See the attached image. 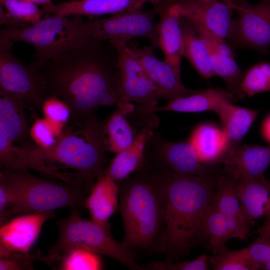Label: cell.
<instances>
[{
  "instance_id": "1",
  "label": "cell",
  "mask_w": 270,
  "mask_h": 270,
  "mask_svg": "<svg viewBox=\"0 0 270 270\" xmlns=\"http://www.w3.org/2000/svg\"><path fill=\"white\" fill-rule=\"evenodd\" d=\"M104 42L90 37L56 59L30 64L42 72L50 96L68 106L74 127L85 126L102 106L123 104L117 54Z\"/></svg>"
},
{
  "instance_id": "2",
  "label": "cell",
  "mask_w": 270,
  "mask_h": 270,
  "mask_svg": "<svg viewBox=\"0 0 270 270\" xmlns=\"http://www.w3.org/2000/svg\"><path fill=\"white\" fill-rule=\"evenodd\" d=\"M122 242L134 254H164L166 180L163 172L144 160L133 176L117 182Z\"/></svg>"
},
{
  "instance_id": "3",
  "label": "cell",
  "mask_w": 270,
  "mask_h": 270,
  "mask_svg": "<svg viewBox=\"0 0 270 270\" xmlns=\"http://www.w3.org/2000/svg\"><path fill=\"white\" fill-rule=\"evenodd\" d=\"M162 170L166 180L164 254L173 262L204 238V220L216 180L209 174L180 176Z\"/></svg>"
},
{
  "instance_id": "4",
  "label": "cell",
  "mask_w": 270,
  "mask_h": 270,
  "mask_svg": "<svg viewBox=\"0 0 270 270\" xmlns=\"http://www.w3.org/2000/svg\"><path fill=\"white\" fill-rule=\"evenodd\" d=\"M0 181L12 198L14 216L70 208L82 214L94 182L84 180L61 182L46 180L30 173L28 168L1 169Z\"/></svg>"
},
{
  "instance_id": "5",
  "label": "cell",
  "mask_w": 270,
  "mask_h": 270,
  "mask_svg": "<svg viewBox=\"0 0 270 270\" xmlns=\"http://www.w3.org/2000/svg\"><path fill=\"white\" fill-rule=\"evenodd\" d=\"M104 125V122H100L95 116L84 126L77 128V131L64 130L52 148L42 149L32 144V152L47 166L48 163H58L94 182L104 174L108 160L103 142Z\"/></svg>"
},
{
  "instance_id": "6",
  "label": "cell",
  "mask_w": 270,
  "mask_h": 270,
  "mask_svg": "<svg viewBox=\"0 0 270 270\" xmlns=\"http://www.w3.org/2000/svg\"><path fill=\"white\" fill-rule=\"evenodd\" d=\"M82 16H69L46 14L38 23L21 28H6L0 30V38L14 43L32 45L36 50L34 60H55L78 48L90 39Z\"/></svg>"
},
{
  "instance_id": "7",
  "label": "cell",
  "mask_w": 270,
  "mask_h": 270,
  "mask_svg": "<svg viewBox=\"0 0 270 270\" xmlns=\"http://www.w3.org/2000/svg\"><path fill=\"white\" fill-rule=\"evenodd\" d=\"M80 214L71 211L68 218L58 222V238L50 256L57 260L72 250L80 249L110 257L130 270H142L134 253L114 238L109 224L84 220Z\"/></svg>"
},
{
  "instance_id": "8",
  "label": "cell",
  "mask_w": 270,
  "mask_h": 270,
  "mask_svg": "<svg viewBox=\"0 0 270 270\" xmlns=\"http://www.w3.org/2000/svg\"><path fill=\"white\" fill-rule=\"evenodd\" d=\"M14 43L0 38V91L9 95L26 110L42 111L50 97L46 82L39 70L27 66L13 54Z\"/></svg>"
},
{
  "instance_id": "9",
  "label": "cell",
  "mask_w": 270,
  "mask_h": 270,
  "mask_svg": "<svg viewBox=\"0 0 270 270\" xmlns=\"http://www.w3.org/2000/svg\"><path fill=\"white\" fill-rule=\"evenodd\" d=\"M158 14L154 8L142 9L114 15L104 19L85 22L88 34L102 42L117 40L129 42L134 38L148 39L156 48H160V39L154 19Z\"/></svg>"
},
{
  "instance_id": "10",
  "label": "cell",
  "mask_w": 270,
  "mask_h": 270,
  "mask_svg": "<svg viewBox=\"0 0 270 270\" xmlns=\"http://www.w3.org/2000/svg\"><path fill=\"white\" fill-rule=\"evenodd\" d=\"M110 43L117 54L122 104L134 102L139 106H156L160 98L127 42L117 40Z\"/></svg>"
},
{
  "instance_id": "11",
  "label": "cell",
  "mask_w": 270,
  "mask_h": 270,
  "mask_svg": "<svg viewBox=\"0 0 270 270\" xmlns=\"http://www.w3.org/2000/svg\"><path fill=\"white\" fill-rule=\"evenodd\" d=\"M238 14L233 34L229 40L237 48H250L268 54L270 48V8L261 2L240 4L224 0Z\"/></svg>"
},
{
  "instance_id": "12",
  "label": "cell",
  "mask_w": 270,
  "mask_h": 270,
  "mask_svg": "<svg viewBox=\"0 0 270 270\" xmlns=\"http://www.w3.org/2000/svg\"><path fill=\"white\" fill-rule=\"evenodd\" d=\"M144 156L165 170L180 176L208 174L209 168L200 160L189 140L172 142L154 133L149 138Z\"/></svg>"
},
{
  "instance_id": "13",
  "label": "cell",
  "mask_w": 270,
  "mask_h": 270,
  "mask_svg": "<svg viewBox=\"0 0 270 270\" xmlns=\"http://www.w3.org/2000/svg\"><path fill=\"white\" fill-rule=\"evenodd\" d=\"M127 44L139 60L160 99L170 101L198 91L185 87L181 81V72L166 60L158 59L154 54L156 48L152 44L140 48L130 41Z\"/></svg>"
},
{
  "instance_id": "14",
  "label": "cell",
  "mask_w": 270,
  "mask_h": 270,
  "mask_svg": "<svg viewBox=\"0 0 270 270\" xmlns=\"http://www.w3.org/2000/svg\"><path fill=\"white\" fill-rule=\"evenodd\" d=\"M176 4L182 15L200 27L230 40L233 34L234 10L224 0H168Z\"/></svg>"
},
{
  "instance_id": "15",
  "label": "cell",
  "mask_w": 270,
  "mask_h": 270,
  "mask_svg": "<svg viewBox=\"0 0 270 270\" xmlns=\"http://www.w3.org/2000/svg\"><path fill=\"white\" fill-rule=\"evenodd\" d=\"M55 216L54 211L24 214L1 226L0 256L10 252L28 253L44 223Z\"/></svg>"
},
{
  "instance_id": "16",
  "label": "cell",
  "mask_w": 270,
  "mask_h": 270,
  "mask_svg": "<svg viewBox=\"0 0 270 270\" xmlns=\"http://www.w3.org/2000/svg\"><path fill=\"white\" fill-rule=\"evenodd\" d=\"M154 8L160 15V21L156 24V28L165 60L181 72L183 42L182 15L179 8L175 3L163 0L154 5Z\"/></svg>"
},
{
  "instance_id": "17",
  "label": "cell",
  "mask_w": 270,
  "mask_h": 270,
  "mask_svg": "<svg viewBox=\"0 0 270 270\" xmlns=\"http://www.w3.org/2000/svg\"><path fill=\"white\" fill-rule=\"evenodd\" d=\"M163 0H74L43 6L48 14L65 16L80 15L93 18L106 14L116 15L142 9L150 2L156 5Z\"/></svg>"
},
{
  "instance_id": "18",
  "label": "cell",
  "mask_w": 270,
  "mask_h": 270,
  "mask_svg": "<svg viewBox=\"0 0 270 270\" xmlns=\"http://www.w3.org/2000/svg\"><path fill=\"white\" fill-rule=\"evenodd\" d=\"M238 180L226 173L216 180L212 204L224 216L232 238L244 240L248 232V222L238 196Z\"/></svg>"
},
{
  "instance_id": "19",
  "label": "cell",
  "mask_w": 270,
  "mask_h": 270,
  "mask_svg": "<svg viewBox=\"0 0 270 270\" xmlns=\"http://www.w3.org/2000/svg\"><path fill=\"white\" fill-rule=\"evenodd\" d=\"M221 164L226 173L237 179L264 177L270 164V146H239L227 153Z\"/></svg>"
},
{
  "instance_id": "20",
  "label": "cell",
  "mask_w": 270,
  "mask_h": 270,
  "mask_svg": "<svg viewBox=\"0 0 270 270\" xmlns=\"http://www.w3.org/2000/svg\"><path fill=\"white\" fill-rule=\"evenodd\" d=\"M237 180L242 210L250 224L270 216V180L264 176Z\"/></svg>"
},
{
  "instance_id": "21",
  "label": "cell",
  "mask_w": 270,
  "mask_h": 270,
  "mask_svg": "<svg viewBox=\"0 0 270 270\" xmlns=\"http://www.w3.org/2000/svg\"><path fill=\"white\" fill-rule=\"evenodd\" d=\"M120 188L118 183L104 174L94 182L86 201L92 220L108 224L118 208Z\"/></svg>"
},
{
  "instance_id": "22",
  "label": "cell",
  "mask_w": 270,
  "mask_h": 270,
  "mask_svg": "<svg viewBox=\"0 0 270 270\" xmlns=\"http://www.w3.org/2000/svg\"><path fill=\"white\" fill-rule=\"evenodd\" d=\"M135 106L132 103L122 104L104 122L103 142L106 151L116 154L136 139L140 130L136 131L128 119Z\"/></svg>"
},
{
  "instance_id": "23",
  "label": "cell",
  "mask_w": 270,
  "mask_h": 270,
  "mask_svg": "<svg viewBox=\"0 0 270 270\" xmlns=\"http://www.w3.org/2000/svg\"><path fill=\"white\" fill-rule=\"evenodd\" d=\"M189 140L200 162L209 168L220 164L228 150V140L225 132L211 124L197 126Z\"/></svg>"
},
{
  "instance_id": "24",
  "label": "cell",
  "mask_w": 270,
  "mask_h": 270,
  "mask_svg": "<svg viewBox=\"0 0 270 270\" xmlns=\"http://www.w3.org/2000/svg\"><path fill=\"white\" fill-rule=\"evenodd\" d=\"M236 98L228 90L220 88L198 90L190 96L178 98L170 100L163 106L146 108L149 113L172 111L179 112H200L206 111L215 112L224 100H234Z\"/></svg>"
},
{
  "instance_id": "25",
  "label": "cell",
  "mask_w": 270,
  "mask_h": 270,
  "mask_svg": "<svg viewBox=\"0 0 270 270\" xmlns=\"http://www.w3.org/2000/svg\"><path fill=\"white\" fill-rule=\"evenodd\" d=\"M150 127L142 128L134 142L116 154L104 174L118 182L130 176L141 166L148 142L154 134Z\"/></svg>"
},
{
  "instance_id": "26",
  "label": "cell",
  "mask_w": 270,
  "mask_h": 270,
  "mask_svg": "<svg viewBox=\"0 0 270 270\" xmlns=\"http://www.w3.org/2000/svg\"><path fill=\"white\" fill-rule=\"evenodd\" d=\"M218 116L228 140L226 153L240 146V144L248 132L259 113L234 106L231 101L222 102L214 112Z\"/></svg>"
},
{
  "instance_id": "27",
  "label": "cell",
  "mask_w": 270,
  "mask_h": 270,
  "mask_svg": "<svg viewBox=\"0 0 270 270\" xmlns=\"http://www.w3.org/2000/svg\"><path fill=\"white\" fill-rule=\"evenodd\" d=\"M26 108L17 100L0 91V128L14 142L30 144V129Z\"/></svg>"
},
{
  "instance_id": "28",
  "label": "cell",
  "mask_w": 270,
  "mask_h": 270,
  "mask_svg": "<svg viewBox=\"0 0 270 270\" xmlns=\"http://www.w3.org/2000/svg\"><path fill=\"white\" fill-rule=\"evenodd\" d=\"M181 27L182 34V54L198 73L209 79L214 76L207 48L199 36L194 25L182 16Z\"/></svg>"
},
{
  "instance_id": "29",
  "label": "cell",
  "mask_w": 270,
  "mask_h": 270,
  "mask_svg": "<svg viewBox=\"0 0 270 270\" xmlns=\"http://www.w3.org/2000/svg\"><path fill=\"white\" fill-rule=\"evenodd\" d=\"M207 49L214 76L223 79L228 91L235 98H242L244 95L242 92L241 84L244 74L234 58L218 54L208 48Z\"/></svg>"
},
{
  "instance_id": "30",
  "label": "cell",
  "mask_w": 270,
  "mask_h": 270,
  "mask_svg": "<svg viewBox=\"0 0 270 270\" xmlns=\"http://www.w3.org/2000/svg\"><path fill=\"white\" fill-rule=\"evenodd\" d=\"M209 264L214 270H257L263 268L251 258L248 248L232 250L226 246L210 257Z\"/></svg>"
},
{
  "instance_id": "31",
  "label": "cell",
  "mask_w": 270,
  "mask_h": 270,
  "mask_svg": "<svg viewBox=\"0 0 270 270\" xmlns=\"http://www.w3.org/2000/svg\"><path fill=\"white\" fill-rule=\"evenodd\" d=\"M204 236L208 238L214 254L224 247L232 238L226 220L212 203L209 208L204 222Z\"/></svg>"
},
{
  "instance_id": "32",
  "label": "cell",
  "mask_w": 270,
  "mask_h": 270,
  "mask_svg": "<svg viewBox=\"0 0 270 270\" xmlns=\"http://www.w3.org/2000/svg\"><path fill=\"white\" fill-rule=\"evenodd\" d=\"M241 90L244 96L249 97L270 92V62H262L250 67L244 74Z\"/></svg>"
},
{
  "instance_id": "33",
  "label": "cell",
  "mask_w": 270,
  "mask_h": 270,
  "mask_svg": "<svg viewBox=\"0 0 270 270\" xmlns=\"http://www.w3.org/2000/svg\"><path fill=\"white\" fill-rule=\"evenodd\" d=\"M42 112L60 136L69 123L71 112L68 106L58 98L50 96L44 102Z\"/></svg>"
},
{
  "instance_id": "34",
  "label": "cell",
  "mask_w": 270,
  "mask_h": 270,
  "mask_svg": "<svg viewBox=\"0 0 270 270\" xmlns=\"http://www.w3.org/2000/svg\"><path fill=\"white\" fill-rule=\"evenodd\" d=\"M62 270H96L102 269L98 254L84 250H75L60 258Z\"/></svg>"
},
{
  "instance_id": "35",
  "label": "cell",
  "mask_w": 270,
  "mask_h": 270,
  "mask_svg": "<svg viewBox=\"0 0 270 270\" xmlns=\"http://www.w3.org/2000/svg\"><path fill=\"white\" fill-rule=\"evenodd\" d=\"M0 4L10 16L31 25L40 22L45 12L37 4L26 0H0Z\"/></svg>"
},
{
  "instance_id": "36",
  "label": "cell",
  "mask_w": 270,
  "mask_h": 270,
  "mask_svg": "<svg viewBox=\"0 0 270 270\" xmlns=\"http://www.w3.org/2000/svg\"><path fill=\"white\" fill-rule=\"evenodd\" d=\"M33 260H41L48 264L54 262L53 258L50 256L44 257L38 254L10 252L0 256V270H33Z\"/></svg>"
},
{
  "instance_id": "37",
  "label": "cell",
  "mask_w": 270,
  "mask_h": 270,
  "mask_svg": "<svg viewBox=\"0 0 270 270\" xmlns=\"http://www.w3.org/2000/svg\"><path fill=\"white\" fill-rule=\"evenodd\" d=\"M30 136L36 145L42 149L53 147L60 136L44 118L38 119L30 129Z\"/></svg>"
},
{
  "instance_id": "38",
  "label": "cell",
  "mask_w": 270,
  "mask_h": 270,
  "mask_svg": "<svg viewBox=\"0 0 270 270\" xmlns=\"http://www.w3.org/2000/svg\"><path fill=\"white\" fill-rule=\"evenodd\" d=\"M210 256L202 255L192 261L176 262L166 260L150 262L140 266L142 270H209Z\"/></svg>"
},
{
  "instance_id": "39",
  "label": "cell",
  "mask_w": 270,
  "mask_h": 270,
  "mask_svg": "<svg viewBox=\"0 0 270 270\" xmlns=\"http://www.w3.org/2000/svg\"><path fill=\"white\" fill-rule=\"evenodd\" d=\"M195 28L207 48L218 54L232 58H235L232 46L227 44L226 40L205 28L200 27Z\"/></svg>"
},
{
  "instance_id": "40",
  "label": "cell",
  "mask_w": 270,
  "mask_h": 270,
  "mask_svg": "<svg viewBox=\"0 0 270 270\" xmlns=\"http://www.w3.org/2000/svg\"><path fill=\"white\" fill-rule=\"evenodd\" d=\"M248 250L251 258L262 267L270 260V240L264 236H260Z\"/></svg>"
},
{
  "instance_id": "41",
  "label": "cell",
  "mask_w": 270,
  "mask_h": 270,
  "mask_svg": "<svg viewBox=\"0 0 270 270\" xmlns=\"http://www.w3.org/2000/svg\"><path fill=\"white\" fill-rule=\"evenodd\" d=\"M14 216L10 194L6 186L0 181V224H4Z\"/></svg>"
},
{
  "instance_id": "42",
  "label": "cell",
  "mask_w": 270,
  "mask_h": 270,
  "mask_svg": "<svg viewBox=\"0 0 270 270\" xmlns=\"http://www.w3.org/2000/svg\"><path fill=\"white\" fill-rule=\"evenodd\" d=\"M0 25H4L7 26V28H21L28 26L31 24L14 18L6 12L0 5Z\"/></svg>"
},
{
  "instance_id": "43",
  "label": "cell",
  "mask_w": 270,
  "mask_h": 270,
  "mask_svg": "<svg viewBox=\"0 0 270 270\" xmlns=\"http://www.w3.org/2000/svg\"><path fill=\"white\" fill-rule=\"evenodd\" d=\"M270 240V216L266 218L262 226L255 232Z\"/></svg>"
},
{
  "instance_id": "44",
  "label": "cell",
  "mask_w": 270,
  "mask_h": 270,
  "mask_svg": "<svg viewBox=\"0 0 270 270\" xmlns=\"http://www.w3.org/2000/svg\"><path fill=\"white\" fill-rule=\"evenodd\" d=\"M264 138L270 144V115L265 120L262 126Z\"/></svg>"
},
{
  "instance_id": "45",
  "label": "cell",
  "mask_w": 270,
  "mask_h": 270,
  "mask_svg": "<svg viewBox=\"0 0 270 270\" xmlns=\"http://www.w3.org/2000/svg\"><path fill=\"white\" fill-rule=\"evenodd\" d=\"M32 2L36 4H42L44 6L51 5L52 4V0H26Z\"/></svg>"
},
{
  "instance_id": "46",
  "label": "cell",
  "mask_w": 270,
  "mask_h": 270,
  "mask_svg": "<svg viewBox=\"0 0 270 270\" xmlns=\"http://www.w3.org/2000/svg\"><path fill=\"white\" fill-rule=\"evenodd\" d=\"M234 4H240L248 2V0H230Z\"/></svg>"
},
{
  "instance_id": "47",
  "label": "cell",
  "mask_w": 270,
  "mask_h": 270,
  "mask_svg": "<svg viewBox=\"0 0 270 270\" xmlns=\"http://www.w3.org/2000/svg\"><path fill=\"white\" fill-rule=\"evenodd\" d=\"M262 270H270V260L264 264Z\"/></svg>"
},
{
  "instance_id": "48",
  "label": "cell",
  "mask_w": 270,
  "mask_h": 270,
  "mask_svg": "<svg viewBox=\"0 0 270 270\" xmlns=\"http://www.w3.org/2000/svg\"><path fill=\"white\" fill-rule=\"evenodd\" d=\"M260 2L270 8V0H262Z\"/></svg>"
},
{
  "instance_id": "49",
  "label": "cell",
  "mask_w": 270,
  "mask_h": 270,
  "mask_svg": "<svg viewBox=\"0 0 270 270\" xmlns=\"http://www.w3.org/2000/svg\"></svg>"
}]
</instances>
